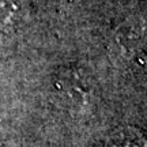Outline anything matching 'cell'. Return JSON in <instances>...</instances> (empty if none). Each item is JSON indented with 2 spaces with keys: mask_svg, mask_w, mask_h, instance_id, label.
<instances>
[{
  "mask_svg": "<svg viewBox=\"0 0 147 147\" xmlns=\"http://www.w3.org/2000/svg\"><path fill=\"white\" fill-rule=\"evenodd\" d=\"M25 0H0V30L15 32L26 19Z\"/></svg>",
  "mask_w": 147,
  "mask_h": 147,
  "instance_id": "cell-1",
  "label": "cell"
}]
</instances>
